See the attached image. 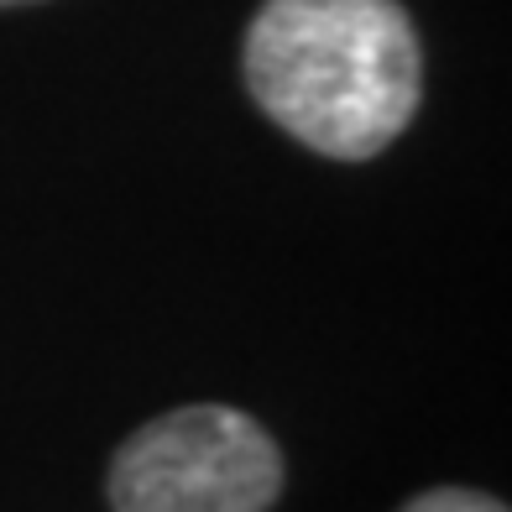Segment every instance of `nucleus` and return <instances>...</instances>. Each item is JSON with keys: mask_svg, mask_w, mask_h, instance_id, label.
I'll return each instance as SVG.
<instances>
[{"mask_svg": "<svg viewBox=\"0 0 512 512\" xmlns=\"http://www.w3.org/2000/svg\"><path fill=\"white\" fill-rule=\"evenodd\" d=\"M241 68L267 121L335 162L387 152L424 89L418 32L398 0H267Z\"/></svg>", "mask_w": 512, "mask_h": 512, "instance_id": "1", "label": "nucleus"}, {"mask_svg": "<svg viewBox=\"0 0 512 512\" xmlns=\"http://www.w3.org/2000/svg\"><path fill=\"white\" fill-rule=\"evenodd\" d=\"M283 455L251 413L194 403L152 418L110 460L115 512H267Z\"/></svg>", "mask_w": 512, "mask_h": 512, "instance_id": "2", "label": "nucleus"}, {"mask_svg": "<svg viewBox=\"0 0 512 512\" xmlns=\"http://www.w3.org/2000/svg\"><path fill=\"white\" fill-rule=\"evenodd\" d=\"M403 512H507V502L486 497V492H471V486H434V492L413 497Z\"/></svg>", "mask_w": 512, "mask_h": 512, "instance_id": "3", "label": "nucleus"}, {"mask_svg": "<svg viewBox=\"0 0 512 512\" xmlns=\"http://www.w3.org/2000/svg\"><path fill=\"white\" fill-rule=\"evenodd\" d=\"M0 6H37V0H0Z\"/></svg>", "mask_w": 512, "mask_h": 512, "instance_id": "4", "label": "nucleus"}]
</instances>
